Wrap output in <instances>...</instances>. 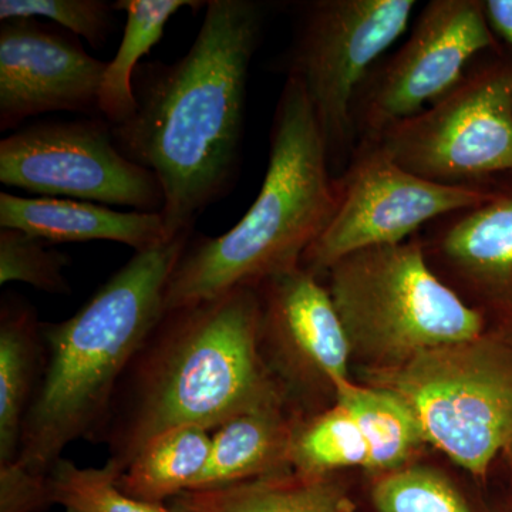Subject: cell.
Wrapping results in <instances>:
<instances>
[{"instance_id": "cell-6", "label": "cell", "mask_w": 512, "mask_h": 512, "mask_svg": "<svg viewBox=\"0 0 512 512\" xmlns=\"http://www.w3.org/2000/svg\"><path fill=\"white\" fill-rule=\"evenodd\" d=\"M366 382L396 394L426 443L476 477L512 446V345L497 336L427 350L403 365L366 369Z\"/></svg>"}, {"instance_id": "cell-23", "label": "cell", "mask_w": 512, "mask_h": 512, "mask_svg": "<svg viewBox=\"0 0 512 512\" xmlns=\"http://www.w3.org/2000/svg\"><path fill=\"white\" fill-rule=\"evenodd\" d=\"M372 500L379 512H473L448 478L421 466L382 474L373 485Z\"/></svg>"}, {"instance_id": "cell-4", "label": "cell", "mask_w": 512, "mask_h": 512, "mask_svg": "<svg viewBox=\"0 0 512 512\" xmlns=\"http://www.w3.org/2000/svg\"><path fill=\"white\" fill-rule=\"evenodd\" d=\"M258 197L220 237L188 242L165 291V311L258 286L299 268L332 221L339 181L305 89L286 77L276 106Z\"/></svg>"}, {"instance_id": "cell-18", "label": "cell", "mask_w": 512, "mask_h": 512, "mask_svg": "<svg viewBox=\"0 0 512 512\" xmlns=\"http://www.w3.org/2000/svg\"><path fill=\"white\" fill-rule=\"evenodd\" d=\"M45 360L42 323L30 303L3 298L0 308V464L18 456L26 414Z\"/></svg>"}, {"instance_id": "cell-19", "label": "cell", "mask_w": 512, "mask_h": 512, "mask_svg": "<svg viewBox=\"0 0 512 512\" xmlns=\"http://www.w3.org/2000/svg\"><path fill=\"white\" fill-rule=\"evenodd\" d=\"M174 512H356L330 476L295 471L228 487L185 491L170 501Z\"/></svg>"}, {"instance_id": "cell-22", "label": "cell", "mask_w": 512, "mask_h": 512, "mask_svg": "<svg viewBox=\"0 0 512 512\" xmlns=\"http://www.w3.org/2000/svg\"><path fill=\"white\" fill-rule=\"evenodd\" d=\"M121 471L113 464L79 467L70 460L57 461L49 471L53 503L69 512H174L167 505L136 500L121 490Z\"/></svg>"}, {"instance_id": "cell-7", "label": "cell", "mask_w": 512, "mask_h": 512, "mask_svg": "<svg viewBox=\"0 0 512 512\" xmlns=\"http://www.w3.org/2000/svg\"><path fill=\"white\" fill-rule=\"evenodd\" d=\"M414 9V0H316L303 6L288 77L302 84L311 101L333 174L348 168L356 150L353 109L360 87L406 32Z\"/></svg>"}, {"instance_id": "cell-3", "label": "cell", "mask_w": 512, "mask_h": 512, "mask_svg": "<svg viewBox=\"0 0 512 512\" xmlns=\"http://www.w3.org/2000/svg\"><path fill=\"white\" fill-rule=\"evenodd\" d=\"M191 232L133 258L82 308L42 323L45 360L25 417L16 463L47 474L63 451L94 440L121 377L165 313V291Z\"/></svg>"}, {"instance_id": "cell-24", "label": "cell", "mask_w": 512, "mask_h": 512, "mask_svg": "<svg viewBox=\"0 0 512 512\" xmlns=\"http://www.w3.org/2000/svg\"><path fill=\"white\" fill-rule=\"evenodd\" d=\"M67 255L18 229H0V285L22 282L47 293H70Z\"/></svg>"}, {"instance_id": "cell-13", "label": "cell", "mask_w": 512, "mask_h": 512, "mask_svg": "<svg viewBox=\"0 0 512 512\" xmlns=\"http://www.w3.org/2000/svg\"><path fill=\"white\" fill-rule=\"evenodd\" d=\"M424 443L416 417L396 394L350 382L336 390L332 407L296 423L289 466L313 477L353 467L386 474Z\"/></svg>"}, {"instance_id": "cell-26", "label": "cell", "mask_w": 512, "mask_h": 512, "mask_svg": "<svg viewBox=\"0 0 512 512\" xmlns=\"http://www.w3.org/2000/svg\"><path fill=\"white\" fill-rule=\"evenodd\" d=\"M52 505L49 473H35L16 461L0 464V512H42Z\"/></svg>"}, {"instance_id": "cell-20", "label": "cell", "mask_w": 512, "mask_h": 512, "mask_svg": "<svg viewBox=\"0 0 512 512\" xmlns=\"http://www.w3.org/2000/svg\"><path fill=\"white\" fill-rule=\"evenodd\" d=\"M212 434L202 427H177L158 434L138 451L119 478L136 500L165 505L194 488L210 457Z\"/></svg>"}, {"instance_id": "cell-8", "label": "cell", "mask_w": 512, "mask_h": 512, "mask_svg": "<svg viewBox=\"0 0 512 512\" xmlns=\"http://www.w3.org/2000/svg\"><path fill=\"white\" fill-rule=\"evenodd\" d=\"M376 141L433 183L480 185L512 173V64L468 70L446 96Z\"/></svg>"}, {"instance_id": "cell-10", "label": "cell", "mask_w": 512, "mask_h": 512, "mask_svg": "<svg viewBox=\"0 0 512 512\" xmlns=\"http://www.w3.org/2000/svg\"><path fill=\"white\" fill-rule=\"evenodd\" d=\"M0 181L8 187L67 200L160 212L156 174L128 160L104 119L43 121L0 141Z\"/></svg>"}, {"instance_id": "cell-9", "label": "cell", "mask_w": 512, "mask_h": 512, "mask_svg": "<svg viewBox=\"0 0 512 512\" xmlns=\"http://www.w3.org/2000/svg\"><path fill=\"white\" fill-rule=\"evenodd\" d=\"M338 181L335 215L302 258V268L316 278L345 256L400 244L431 222L481 204L491 195L488 183L447 185L417 177L377 141L357 144Z\"/></svg>"}, {"instance_id": "cell-15", "label": "cell", "mask_w": 512, "mask_h": 512, "mask_svg": "<svg viewBox=\"0 0 512 512\" xmlns=\"http://www.w3.org/2000/svg\"><path fill=\"white\" fill-rule=\"evenodd\" d=\"M430 225L427 259L443 266L451 288L512 318V184L491 185L488 200Z\"/></svg>"}, {"instance_id": "cell-16", "label": "cell", "mask_w": 512, "mask_h": 512, "mask_svg": "<svg viewBox=\"0 0 512 512\" xmlns=\"http://www.w3.org/2000/svg\"><path fill=\"white\" fill-rule=\"evenodd\" d=\"M0 227L18 229L47 244L113 241L136 252L170 241L161 212H121L107 205L0 194Z\"/></svg>"}, {"instance_id": "cell-5", "label": "cell", "mask_w": 512, "mask_h": 512, "mask_svg": "<svg viewBox=\"0 0 512 512\" xmlns=\"http://www.w3.org/2000/svg\"><path fill=\"white\" fill-rule=\"evenodd\" d=\"M326 274L352 357L366 369L400 366L427 350L484 335L483 313L431 268L420 232L345 256Z\"/></svg>"}, {"instance_id": "cell-1", "label": "cell", "mask_w": 512, "mask_h": 512, "mask_svg": "<svg viewBox=\"0 0 512 512\" xmlns=\"http://www.w3.org/2000/svg\"><path fill=\"white\" fill-rule=\"evenodd\" d=\"M265 6L211 0L187 55L138 67L136 111L111 126L123 156L156 174L168 237L191 232L195 218L237 178L244 138L249 67Z\"/></svg>"}, {"instance_id": "cell-14", "label": "cell", "mask_w": 512, "mask_h": 512, "mask_svg": "<svg viewBox=\"0 0 512 512\" xmlns=\"http://www.w3.org/2000/svg\"><path fill=\"white\" fill-rule=\"evenodd\" d=\"M107 63L80 43L37 22L5 20L0 26V130L55 113H99Z\"/></svg>"}, {"instance_id": "cell-27", "label": "cell", "mask_w": 512, "mask_h": 512, "mask_svg": "<svg viewBox=\"0 0 512 512\" xmlns=\"http://www.w3.org/2000/svg\"><path fill=\"white\" fill-rule=\"evenodd\" d=\"M484 9L491 29L512 45V0H485Z\"/></svg>"}, {"instance_id": "cell-21", "label": "cell", "mask_w": 512, "mask_h": 512, "mask_svg": "<svg viewBox=\"0 0 512 512\" xmlns=\"http://www.w3.org/2000/svg\"><path fill=\"white\" fill-rule=\"evenodd\" d=\"M202 3L190 0H119L116 10L126 12V28L116 56L107 63L99 92V113L111 126L126 123L137 103L133 79L141 57L160 42L165 26L178 10Z\"/></svg>"}, {"instance_id": "cell-2", "label": "cell", "mask_w": 512, "mask_h": 512, "mask_svg": "<svg viewBox=\"0 0 512 512\" xmlns=\"http://www.w3.org/2000/svg\"><path fill=\"white\" fill-rule=\"evenodd\" d=\"M256 286L165 311L121 377L93 441L107 463L128 467L164 431L222 424L264 407L286 406L259 352Z\"/></svg>"}, {"instance_id": "cell-17", "label": "cell", "mask_w": 512, "mask_h": 512, "mask_svg": "<svg viewBox=\"0 0 512 512\" xmlns=\"http://www.w3.org/2000/svg\"><path fill=\"white\" fill-rule=\"evenodd\" d=\"M299 420L279 404L222 424L212 434L207 467L190 491L228 487L292 471L289 451Z\"/></svg>"}, {"instance_id": "cell-11", "label": "cell", "mask_w": 512, "mask_h": 512, "mask_svg": "<svg viewBox=\"0 0 512 512\" xmlns=\"http://www.w3.org/2000/svg\"><path fill=\"white\" fill-rule=\"evenodd\" d=\"M495 46L480 0H431L409 39L360 87L353 109L357 144L376 141L454 89L471 60Z\"/></svg>"}, {"instance_id": "cell-25", "label": "cell", "mask_w": 512, "mask_h": 512, "mask_svg": "<svg viewBox=\"0 0 512 512\" xmlns=\"http://www.w3.org/2000/svg\"><path fill=\"white\" fill-rule=\"evenodd\" d=\"M114 3L104 0H2L0 20H53L74 35L82 36L93 47L107 42L113 30Z\"/></svg>"}, {"instance_id": "cell-12", "label": "cell", "mask_w": 512, "mask_h": 512, "mask_svg": "<svg viewBox=\"0 0 512 512\" xmlns=\"http://www.w3.org/2000/svg\"><path fill=\"white\" fill-rule=\"evenodd\" d=\"M256 289L261 302L259 352L285 402L291 392L335 396L350 383L352 350L328 288L299 266Z\"/></svg>"}]
</instances>
